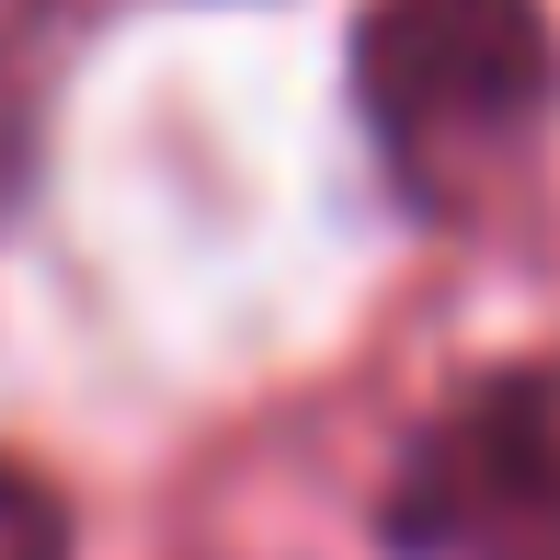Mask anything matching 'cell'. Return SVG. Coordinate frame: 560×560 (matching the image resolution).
Listing matches in <instances>:
<instances>
[{
  "label": "cell",
  "mask_w": 560,
  "mask_h": 560,
  "mask_svg": "<svg viewBox=\"0 0 560 560\" xmlns=\"http://www.w3.org/2000/svg\"><path fill=\"white\" fill-rule=\"evenodd\" d=\"M560 104V46L538 0H366L354 115L423 218H457L538 149Z\"/></svg>",
  "instance_id": "6da1fadb"
},
{
  "label": "cell",
  "mask_w": 560,
  "mask_h": 560,
  "mask_svg": "<svg viewBox=\"0 0 560 560\" xmlns=\"http://www.w3.org/2000/svg\"><path fill=\"white\" fill-rule=\"evenodd\" d=\"M377 538L400 560H560V354L469 377L423 423Z\"/></svg>",
  "instance_id": "7a4b0ae2"
},
{
  "label": "cell",
  "mask_w": 560,
  "mask_h": 560,
  "mask_svg": "<svg viewBox=\"0 0 560 560\" xmlns=\"http://www.w3.org/2000/svg\"><path fill=\"white\" fill-rule=\"evenodd\" d=\"M0 560H69V503L23 457H0Z\"/></svg>",
  "instance_id": "3957f363"
}]
</instances>
